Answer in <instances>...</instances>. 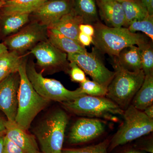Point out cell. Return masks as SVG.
I'll list each match as a JSON object with an SVG mask.
<instances>
[{
    "label": "cell",
    "mask_w": 153,
    "mask_h": 153,
    "mask_svg": "<svg viewBox=\"0 0 153 153\" xmlns=\"http://www.w3.org/2000/svg\"><path fill=\"white\" fill-rule=\"evenodd\" d=\"M72 11L81 17L83 24L93 25L100 22L96 0H71Z\"/></svg>",
    "instance_id": "obj_21"
},
{
    "label": "cell",
    "mask_w": 153,
    "mask_h": 153,
    "mask_svg": "<svg viewBox=\"0 0 153 153\" xmlns=\"http://www.w3.org/2000/svg\"><path fill=\"white\" fill-rule=\"evenodd\" d=\"M25 59L15 51L8 50L0 54V82L10 74L18 72Z\"/></svg>",
    "instance_id": "obj_23"
},
{
    "label": "cell",
    "mask_w": 153,
    "mask_h": 153,
    "mask_svg": "<svg viewBox=\"0 0 153 153\" xmlns=\"http://www.w3.org/2000/svg\"><path fill=\"white\" fill-rule=\"evenodd\" d=\"M81 24H83L82 18L71 10L70 13L63 16L48 29L57 30L63 36L79 43L78 37L80 32L79 27Z\"/></svg>",
    "instance_id": "obj_16"
},
{
    "label": "cell",
    "mask_w": 153,
    "mask_h": 153,
    "mask_svg": "<svg viewBox=\"0 0 153 153\" xmlns=\"http://www.w3.org/2000/svg\"><path fill=\"white\" fill-rule=\"evenodd\" d=\"M61 103L68 112L89 118H100L114 121L117 120L116 116H122L124 112L117 104L104 97L85 95Z\"/></svg>",
    "instance_id": "obj_5"
},
{
    "label": "cell",
    "mask_w": 153,
    "mask_h": 153,
    "mask_svg": "<svg viewBox=\"0 0 153 153\" xmlns=\"http://www.w3.org/2000/svg\"><path fill=\"white\" fill-rule=\"evenodd\" d=\"M149 15L153 16V0H142Z\"/></svg>",
    "instance_id": "obj_33"
},
{
    "label": "cell",
    "mask_w": 153,
    "mask_h": 153,
    "mask_svg": "<svg viewBox=\"0 0 153 153\" xmlns=\"http://www.w3.org/2000/svg\"><path fill=\"white\" fill-rule=\"evenodd\" d=\"M78 39L79 43L85 47L93 44V37L85 35L81 32H79Z\"/></svg>",
    "instance_id": "obj_31"
},
{
    "label": "cell",
    "mask_w": 153,
    "mask_h": 153,
    "mask_svg": "<svg viewBox=\"0 0 153 153\" xmlns=\"http://www.w3.org/2000/svg\"><path fill=\"white\" fill-rule=\"evenodd\" d=\"M69 66L68 73L71 81L80 83L86 80L87 78L85 72L75 62H69Z\"/></svg>",
    "instance_id": "obj_29"
},
{
    "label": "cell",
    "mask_w": 153,
    "mask_h": 153,
    "mask_svg": "<svg viewBox=\"0 0 153 153\" xmlns=\"http://www.w3.org/2000/svg\"><path fill=\"white\" fill-rule=\"evenodd\" d=\"M48 31L47 26L34 21L16 34L6 38L3 44L8 50L22 54L31 50L38 43L48 40Z\"/></svg>",
    "instance_id": "obj_9"
},
{
    "label": "cell",
    "mask_w": 153,
    "mask_h": 153,
    "mask_svg": "<svg viewBox=\"0 0 153 153\" xmlns=\"http://www.w3.org/2000/svg\"><path fill=\"white\" fill-rule=\"evenodd\" d=\"M79 30L80 32L92 37H93L95 32L93 25L88 24H81L79 26Z\"/></svg>",
    "instance_id": "obj_32"
},
{
    "label": "cell",
    "mask_w": 153,
    "mask_h": 153,
    "mask_svg": "<svg viewBox=\"0 0 153 153\" xmlns=\"http://www.w3.org/2000/svg\"><path fill=\"white\" fill-rule=\"evenodd\" d=\"M47 0H10L4 3L0 9V14H30Z\"/></svg>",
    "instance_id": "obj_17"
},
{
    "label": "cell",
    "mask_w": 153,
    "mask_h": 153,
    "mask_svg": "<svg viewBox=\"0 0 153 153\" xmlns=\"http://www.w3.org/2000/svg\"><path fill=\"white\" fill-rule=\"evenodd\" d=\"M131 32H141L153 41V16L149 15L140 21L131 22L127 27Z\"/></svg>",
    "instance_id": "obj_26"
},
{
    "label": "cell",
    "mask_w": 153,
    "mask_h": 153,
    "mask_svg": "<svg viewBox=\"0 0 153 153\" xmlns=\"http://www.w3.org/2000/svg\"><path fill=\"white\" fill-rule=\"evenodd\" d=\"M43 153L41 152H40V153Z\"/></svg>",
    "instance_id": "obj_42"
},
{
    "label": "cell",
    "mask_w": 153,
    "mask_h": 153,
    "mask_svg": "<svg viewBox=\"0 0 153 153\" xmlns=\"http://www.w3.org/2000/svg\"><path fill=\"white\" fill-rule=\"evenodd\" d=\"M68 116L63 110L53 111L47 115L34 129L43 153H62Z\"/></svg>",
    "instance_id": "obj_3"
},
{
    "label": "cell",
    "mask_w": 153,
    "mask_h": 153,
    "mask_svg": "<svg viewBox=\"0 0 153 153\" xmlns=\"http://www.w3.org/2000/svg\"><path fill=\"white\" fill-rule=\"evenodd\" d=\"M114 60L126 70L135 71L142 69L140 49L135 45L126 47Z\"/></svg>",
    "instance_id": "obj_20"
},
{
    "label": "cell",
    "mask_w": 153,
    "mask_h": 153,
    "mask_svg": "<svg viewBox=\"0 0 153 153\" xmlns=\"http://www.w3.org/2000/svg\"><path fill=\"white\" fill-rule=\"evenodd\" d=\"M110 141L105 140L97 144L78 149H64L62 153H108Z\"/></svg>",
    "instance_id": "obj_28"
},
{
    "label": "cell",
    "mask_w": 153,
    "mask_h": 153,
    "mask_svg": "<svg viewBox=\"0 0 153 153\" xmlns=\"http://www.w3.org/2000/svg\"><path fill=\"white\" fill-rule=\"evenodd\" d=\"M3 153H26L21 148L9 139L5 135L3 143Z\"/></svg>",
    "instance_id": "obj_30"
},
{
    "label": "cell",
    "mask_w": 153,
    "mask_h": 153,
    "mask_svg": "<svg viewBox=\"0 0 153 153\" xmlns=\"http://www.w3.org/2000/svg\"><path fill=\"white\" fill-rule=\"evenodd\" d=\"M81 91L87 95L94 97H105L107 92V88L94 80L87 78L83 82L79 83Z\"/></svg>",
    "instance_id": "obj_27"
},
{
    "label": "cell",
    "mask_w": 153,
    "mask_h": 153,
    "mask_svg": "<svg viewBox=\"0 0 153 153\" xmlns=\"http://www.w3.org/2000/svg\"><path fill=\"white\" fill-rule=\"evenodd\" d=\"M99 14L105 25L111 27H124L125 15L117 0H96Z\"/></svg>",
    "instance_id": "obj_15"
},
{
    "label": "cell",
    "mask_w": 153,
    "mask_h": 153,
    "mask_svg": "<svg viewBox=\"0 0 153 153\" xmlns=\"http://www.w3.org/2000/svg\"><path fill=\"white\" fill-rule=\"evenodd\" d=\"M6 134V131H4L0 132V137L3 136L5 135Z\"/></svg>",
    "instance_id": "obj_39"
},
{
    "label": "cell",
    "mask_w": 153,
    "mask_h": 153,
    "mask_svg": "<svg viewBox=\"0 0 153 153\" xmlns=\"http://www.w3.org/2000/svg\"><path fill=\"white\" fill-rule=\"evenodd\" d=\"M72 9L71 0H47L32 14L35 21L48 28Z\"/></svg>",
    "instance_id": "obj_13"
},
{
    "label": "cell",
    "mask_w": 153,
    "mask_h": 153,
    "mask_svg": "<svg viewBox=\"0 0 153 153\" xmlns=\"http://www.w3.org/2000/svg\"><path fill=\"white\" fill-rule=\"evenodd\" d=\"M19 72L9 75L0 82V110L7 120L15 121L18 108V93L20 84Z\"/></svg>",
    "instance_id": "obj_11"
},
{
    "label": "cell",
    "mask_w": 153,
    "mask_h": 153,
    "mask_svg": "<svg viewBox=\"0 0 153 153\" xmlns=\"http://www.w3.org/2000/svg\"><path fill=\"white\" fill-rule=\"evenodd\" d=\"M6 120L4 119L1 117L0 116V132L6 131L5 123Z\"/></svg>",
    "instance_id": "obj_35"
},
{
    "label": "cell",
    "mask_w": 153,
    "mask_h": 153,
    "mask_svg": "<svg viewBox=\"0 0 153 153\" xmlns=\"http://www.w3.org/2000/svg\"><path fill=\"white\" fill-rule=\"evenodd\" d=\"M4 2L1 1H0V9H1V7L3 5V4H4Z\"/></svg>",
    "instance_id": "obj_40"
},
{
    "label": "cell",
    "mask_w": 153,
    "mask_h": 153,
    "mask_svg": "<svg viewBox=\"0 0 153 153\" xmlns=\"http://www.w3.org/2000/svg\"><path fill=\"white\" fill-rule=\"evenodd\" d=\"M122 153H144L142 152H140V151L135 150H130L126 152H123Z\"/></svg>",
    "instance_id": "obj_38"
},
{
    "label": "cell",
    "mask_w": 153,
    "mask_h": 153,
    "mask_svg": "<svg viewBox=\"0 0 153 153\" xmlns=\"http://www.w3.org/2000/svg\"><path fill=\"white\" fill-rule=\"evenodd\" d=\"M93 26L95 32L92 44L100 53L113 57H117L126 47H138L148 41L146 35L131 33L127 28L108 27L100 21Z\"/></svg>",
    "instance_id": "obj_1"
},
{
    "label": "cell",
    "mask_w": 153,
    "mask_h": 153,
    "mask_svg": "<svg viewBox=\"0 0 153 153\" xmlns=\"http://www.w3.org/2000/svg\"><path fill=\"white\" fill-rule=\"evenodd\" d=\"M143 112L149 118L153 120V105L147 107L144 110Z\"/></svg>",
    "instance_id": "obj_34"
},
{
    "label": "cell",
    "mask_w": 153,
    "mask_h": 153,
    "mask_svg": "<svg viewBox=\"0 0 153 153\" xmlns=\"http://www.w3.org/2000/svg\"><path fill=\"white\" fill-rule=\"evenodd\" d=\"M100 53L93 47L91 52L67 54V59L69 62H75L94 81L107 88L115 72L110 71L105 66Z\"/></svg>",
    "instance_id": "obj_8"
},
{
    "label": "cell",
    "mask_w": 153,
    "mask_h": 153,
    "mask_svg": "<svg viewBox=\"0 0 153 153\" xmlns=\"http://www.w3.org/2000/svg\"><path fill=\"white\" fill-rule=\"evenodd\" d=\"M29 14H0V36L6 38L21 30L30 20Z\"/></svg>",
    "instance_id": "obj_19"
},
{
    "label": "cell",
    "mask_w": 153,
    "mask_h": 153,
    "mask_svg": "<svg viewBox=\"0 0 153 153\" xmlns=\"http://www.w3.org/2000/svg\"><path fill=\"white\" fill-rule=\"evenodd\" d=\"M8 1H10V0H0V1H1L4 2H5Z\"/></svg>",
    "instance_id": "obj_41"
},
{
    "label": "cell",
    "mask_w": 153,
    "mask_h": 153,
    "mask_svg": "<svg viewBox=\"0 0 153 153\" xmlns=\"http://www.w3.org/2000/svg\"><path fill=\"white\" fill-rule=\"evenodd\" d=\"M113 65L114 76L108 87L106 96L125 110L142 85L145 74L142 69L135 71L126 70L114 60Z\"/></svg>",
    "instance_id": "obj_4"
},
{
    "label": "cell",
    "mask_w": 153,
    "mask_h": 153,
    "mask_svg": "<svg viewBox=\"0 0 153 153\" xmlns=\"http://www.w3.org/2000/svg\"><path fill=\"white\" fill-rule=\"evenodd\" d=\"M26 69L28 79L34 89L38 94L49 101L62 102L86 95L79 87L75 90H69L60 81L44 77L43 71L38 72L33 61L27 62Z\"/></svg>",
    "instance_id": "obj_7"
},
{
    "label": "cell",
    "mask_w": 153,
    "mask_h": 153,
    "mask_svg": "<svg viewBox=\"0 0 153 153\" xmlns=\"http://www.w3.org/2000/svg\"><path fill=\"white\" fill-rule=\"evenodd\" d=\"M122 116L123 123L110 141V151L153 131V120L132 105L124 111Z\"/></svg>",
    "instance_id": "obj_6"
},
{
    "label": "cell",
    "mask_w": 153,
    "mask_h": 153,
    "mask_svg": "<svg viewBox=\"0 0 153 153\" xmlns=\"http://www.w3.org/2000/svg\"><path fill=\"white\" fill-rule=\"evenodd\" d=\"M4 136L0 137V153H3V143Z\"/></svg>",
    "instance_id": "obj_37"
},
{
    "label": "cell",
    "mask_w": 153,
    "mask_h": 153,
    "mask_svg": "<svg viewBox=\"0 0 153 153\" xmlns=\"http://www.w3.org/2000/svg\"><path fill=\"white\" fill-rule=\"evenodd\" d=\"M105 128V124L100 120L80 118L71 126L68 135V143L76 145L90 141L102 134Z\"/></svg>",
    "instance_id": "obj_12"
},
{
    "label": "cell",
    "mask_w": 153,
    "mask_h": 153,
    "mask_svg": "<svg viewBox=\"0 0 153 153\" xmlns=\"http://www.w3.org/2000/svg\"><path fill=\"white\" fill-rule=\"evenodd\" d=\"M48 40L53 46L67 54L87 52L85 47L77 41L63 36L54 29H48Z\"/></svg>",
    "instance_id": "obj_18"
},
{
    "label": "cell",
    "mask_w": 153,
    "mask_h": 153,
    "mask_svg": "<svg viewBox=\"0 0 153 153\" xmlns=\"http://www.w3.org/2000/svg\"><path fill=\"white\" fill-rule=\"evenodd\" d=\"M30 52L36 57L37 65L42 71L51 74L62 71L68 73L69 62L67 53L57 49L48 40L38 43Z\"/></svg>",
    "instance_id": "obj_10"
},
{
    "label": "cell",
    "mask_w": 153,
    "mask_h": 153,
    "mask_svg": "<svg viewBox=\"0 0 153 153\" xmlns=\"http://www.w3.org/2000/svg\"><path fill=\"white\" fill-rule=\"evenodd\" d=\"M27 60L19 67L20 84L18 93V108L16 122L28 130L35 118L49 105L50 101L37 93L26 73Z\"/></svg>",
    "instance_id": "obj_2"
},
{
    "label": "cell",
    "mask_w": 153,
    "mask_h": 153,
    "mask_svg": "<svg viewBox=\"0 0 153 153\" xmlns=\"http://www.w3.org/2000/svg\"><path fill=\"white\" fill-rule=\"evenodd\" d=\"M138 47L140 49L142 70L145 75L153 74L152 41H147Z\"/></svg>",
    "instance_id": "obj_25"
},
{
    "label": "cell",
    "mask_w": 153,
    "mask_h": 153,
    "mask_svg": "<svg viewBox=\"0 0 153 153\" xmlns=\"http://www.w3.org/2000/svg\"><path fill=\"white\" fill-rule=\"evenodd\" d=\"M123 9L126 23L124 27L127 28L131 22L140 21L149 15L142 0H117Z\"/></svg>",
    "instance_id": "obj_24"
},
{
    "label": "cell",
    "mask_w": 153,
    "mask_h": 153,
    "mask_svg": "<svg viewBox=\"0 0 153 153\" xmlns=\"http://www.w3.org/2000/svg\"><path fill=\"white\" fill-rule=\"evenodd\" d=\"M7 48L3 44V43H0V54L3 52L8 51Z\"/></svg>",
    "instance_id": "obj_36"
},
{
    "label": "cell",
    "mask_w": 153,
    "mask_h": 153,
    "mask_svg": "<svg viewBox=\"0 0 153 153\" xmlns=\"http://www.w3.org/2000/svg\"><path fill=\"white\" fill-rule=\"evenodd\" d=\"M5 136L26 153H39L40 150L35 136L31 134L16 121L6 120Z\"/></svg>",
    "instance_id": "obj_14"
},
{
    "label": "cell",
    "mask_w": 153,
    "mask_h": 153,
    "mask_svg": "<svg viewBox=\"0 0 153 153\" xmlns=\"http://www.w3.org/2000/svg\"><path fill=\"white\" fill-rule=\"evenodd\" d=\"M134 107L143 111L153 104V74L145 75L142 85L131 101Z\"/></svg>",
    "instance_id": "obj_22"
}]
</instances>
